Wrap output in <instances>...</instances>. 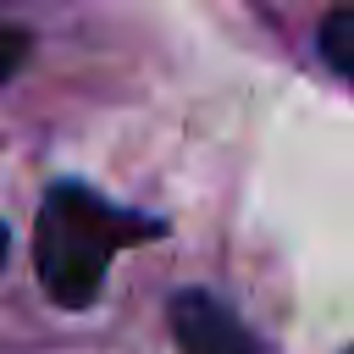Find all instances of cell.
Masks as SVG:
<instances>
[{"mask_svg": "<svg viewBox=\"0 0 354 354\" xmlns=\"http://www.w3.org/2000/svg\"><path fill=\"white\" fill-rule=\"evenodd\" d=\"M160 232L144 216H122L111 210L100 194L77 188V183H55L39 205V227H33V266L44 293L61 310H88L105 288L111 254L133 238Z\"/></svg>", "mask_w": 354, "mask_h": 354, "instance_id": "obj_1", "label": "cell"}, {"mask_svg": "<svg viewBox=\"0 0 354 354\" xmlns=\"http://www.w3.org/2000/svg\"><path fill=\"white\" fill-rule=\"evenodd\" d=\"M171 332H177V348L183 354H260L254 332L210 293L188 288L171 299Z\"/></svg>", "mask_w": 354, "mask_h": 354, "instance_id": "obj_2", "label": "cell"}, {"mask_svg": "<svg viewBox=\"0 0 354 354\" xmlns=\"http://www.w3.org/2000/svg\"><path fill=\"white\" fill-rule=\"evenodd\" d=\"M321 55H326V66L354 77V6H343L321 22Z\"/></svg>", "mask_w": 354, "mask_h": 354, "instance_id": "obj_3", "label": "cell"}, {"mask_svg": "<svg viewBox=\"0 0 354 354\" xmlns=\"http://www.w3.org/2000/svg\"><path fill=\"white\" fill-rule=\"evenodd\" d=\"M22 61H28V33L11 28V22H0V83H6Z\"/></svg>", "mask_w": 354, "mask_h": 354, "instance_id": "obj_4", "label": "cell"}, {"mask_svg": "<svg viewBox=\"0 0 354 354\" xmlns=\"http://www.w3.org/2000/svg\"><path fill=\"white\" fill-rule=\"evenodd\" d=\"M6 243H11V238H6V227H0V260H6Z\"/></svg>", "mask_w": 354, "mask_h": 354, "instance_id": "obj_5", "label": "cell"}]
</instances>
